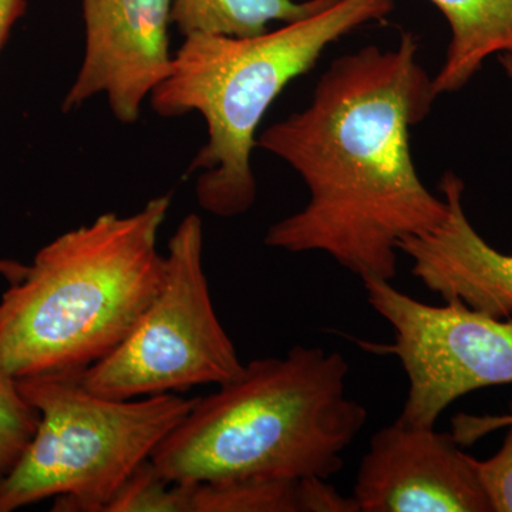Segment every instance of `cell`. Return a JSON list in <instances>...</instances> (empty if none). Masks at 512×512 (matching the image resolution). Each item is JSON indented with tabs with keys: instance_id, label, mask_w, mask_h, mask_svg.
Here are the masks:
<instances>
[{
	"instance_id": "cell-1",
	"label": "cell",
	"mask_w": 512,
	"mask_h": 512,
	"mask_svg": "<svg viewBox=\"0 0 512 512\" xmlns=\"http://www.w3.org/2000/svg\"><path fill=\"white\" fill-rule=\"evenodd\" d=\"M419 52V39L406 32L392 49L338 57L308 107L256 137V147L291 165L309 191L302 210L268 229L265 245L323 252L362 281L392 282L400 242L444 220L446 200L421 181L410 146L437 99Z\"/></svg>"
},
{
	"instance_id": "cell-2",
	"label": "cell",
	"mask_w": 512,
	"mask_h": 512,
	"mask_svg": "<svg viewBox=\"0 0 512 512\" xmlns=\"http://www.w3.org/2000/svg\"><path fill=\"white\" fill-rule=\"evenodd\" d=\"M349 365L339 352L296 345L255 359L194 406L150 461L168 483L247 477L329 480L367 421L346 394Z\"/></svg>"
},
{
	"instance_id": "cell-3",
	"label": "cell",
	"mask_w": 512,
	"mask_h": 512,
	"mask_svg": "<svg viewBox=\"0 0 512 512\" xmlns=\"http://www.w3.org/2000/svg\"><path fill=\"white\" fill-rule=\"evenodd\" d=\"M171 197L100 215L40 249L0 302V367L16 379L83 372L127 338L163 284Z\"/></svg>"
},
{
	"instance_id": "cell-4",
	"label": "cell",
	"mask_w": 512,
	"mask_h": 512,
	"mask_svg": "<svg viewBox=\"0 0 512 512\" xmlns=\"http://www.w3.org/2000/svg\"><path fill=\"white\" fill-rule=\"evenodd\" d=\"M394 0H336L308 18L251 37L191 35L170 73L151 94L158 116L201 114L208 141L192 160L202 210L231 218L256 198L252 151L269 107L293 80L311 72L326 49L370 23L383 22Z\"/></svg>"
},
{
	"instance_id": "cell-5",
	"label": "cell",
	"mask_w": 512,
	"mask_h": 512,
	"mask_svg": "<svg viewBox=\"0 0 512 512\" xmlns=\"http://www.w3.org/2000/svg\"><path fill=\"white\" fill-rule=\"evenodd\" d=\"M83 372L18 379L39 412L25 453L0 483V512L47 498L53 511L106 512L114 495L150 460L195 399L178 393L113 399L87 389Z\"/></svg>"
},
{
	"instance_id": "cell-6",
	"label": "cell",
	"mask_w": 512,
	"mask_h": 512,
	"mask_svg": "<svg viewBox=\"0 0 512 512\" xmlns=\"http://www.w3.org/2000/svg\"><path fill=\"white\" fill-rule=\"evenodd\" d=\"M204 231L197 214L181 221L168 242L163 284L126 339L87 367V389L138 399L220 386L244 369L218 319L202 262Z\"/></svg>"
},
{
	"instance_id": "cell-7",
	"label": "cell",
	"mask_w": 512,
	"mask_h": 512,
	"mask_svg": "<svg viewBox=\"0 0 512 512\" xmlns=\"http://www.w3.org/2000/svg\"><path fill=\"white\" fill-rule=\"evenodd\" d=\"M363 286L369 305L394 332L389 345L363 346L396 356L409 382L397 420L436 427L460 397L512 384V320L484 315L461 301L427 305L383 279H365Z\"/></svg>"
},
{
	"instance_id": "cell-8",
	"label": "cell",
	"mask_w": 512,
	"mask_h": 512,
	"mask_svg": "<svg viewBox=\"0 0 512 512\" xmlns=\"http://www.w3.org/2000/svg\"><path fill=\"white\" fill-rule=\"evenodd\" d=\"M456 437L396 420L370 439L353 498L360 512H491L476 458Z\"/></svg>"
},
{
	"instance_id": "cell-9",
	"label": "cell",
	"mask_w": 512,
	"mask_h": 512,
	"mask_svg": "<svg viewBox=\"0 0 512 512\" xmlns=\"http://www.w3.org/2000/svg\"><path fill=\"white\" fill-rule=\"evenodd\" d=\"M82 5L86 50L63 110L106 94L117 120L136 123L144 100L170 73L173 0H82Z\"/></svg>"
},
{
	"instance_id": "cell-10",
	"label": "cell",
	"mask_w": 512,
	"mask_h": 512,
	"mask_svg": "<svg viewBox=\"0 0 512 512\" xmlns=\"http://www.w3.org/2000/svg\"><path fill=\"white\" fill-rule=\"evenodd\" d=\"M440 192L447 214L436 228L404 238L399 252L413 261L417 279L444 301L505 319L512 315V255L491 247L464 211V183L456 173L444 174Z\"/></svg>"
},
{
	"instance_id": "cell-11",
	"label": "cell",
	"mask_w": 512,
	"mask_h": 512,
	"mask_svg": "<svg viewBox=\"0 0 512 512\" xmlns=\"http://www.w3.org/2000/svg\"><path fill=\"white\" fill-rule=\"evenodd\" d=\"M156 512H360L326 478L247 477L168 483L157 488Z\"/></svg>"
},
{
	"instance_id": "cell-12",
	"label": "cell",
	"mask_w": 512,
	"mask_h": 512,
	"mask_svg": "<svg viewBox=\"0 0 512 512\" xmlns=\"http://www.w3.org/2000/svg\"><path fill=\"white\" fill-rule=\"evenodd\" d=\"M450 26L437 97L466 87L491 56L512 55V0H430Z\"/></svg>"
},
{
	"instance_id": "cell-13",
	"label": "cell",
	"mask_w": 512,
	"mask_h": 512,
	"mask_svg": "<svg viewBox=\"0 0 512 512\" xmlns=\"http://www.w3.org/2000/svg\"><path fill=\"white\" fill-rule=\"evenodd\" d=\"M336 0H173L171 18L178 32L191 35L251 37L269 23H291L328 8Z\"/></svg>"
},
{
	"instance_id": "cell-14",
	"label": "cell",
	"mask_w": 512,
	"mask_h": 512,
	"mask_svg": "<svg viewBox=\"0 0 512 512\" xmlns=\"http://www.w3.org/2000/svg\"><path fill=\"white\" fill-rule=\"evenodd\" d=\"M453 436L461 446H468L491 431L508 427L503 446L487 460H474L480 483L490 503L491 512H512V417L466 416L453 420Z\"/></svg>"
},
{
	"instance_id": "cell-15",
	"label": "cell",
	"mask_w": 512,
	"mask_h": 512,
	"mask_svg": "<svg viewBox=\"0 0 512 512\" xmlns=\"http://www.w3.org/2000/svg\"><path fill=\"white\" fill-rule=\"evenodd\" d=\"M39 424V412L20 392L18 379L0 367V483L12 473Z\"/></svg>"
},
{
	"instance_id": "cell-16",
	"label": "cell",
	"mask_w": 512,
	"mask_h": 512,
	"mask_svg": "<svg viewBox=\"0 0 512 512\" xmlns=\"http://www.w3.org/2000/svg\"><path fill=\"white\" fill-rule=\"evenodd\" d=\"M26 0H0V49L5 45L15 23L22 18Z\"/></svg>"
},
{
	"instance_id": "cell-17",
	"label": "cell",
	"mask_w": 512,
	"mask_h": 512,
	"mask_svg": "<svg viewBox=\"0 0 512 512\" xmlns=\"http://www.w3.org/2000/svg\"><path fill=\"white\" fill-rule=\"evenodd\" d=\"M29 265L20 264L12 259L0 258V278L8 281L10 285L19 284L26 274H28Z\"/></svg>"
},
{
	"instance_id": "cell-18",
	"label": "cell",
	"mask_w": 512,
	"mask_h": 512,
	"mask_svg": "<svg viewBox=\"0 0 512 512\" xmlns=\"http://www.w3.org/2000/svg\"><path fill=\"white\" fill-rule=\"evenodd\" d=\"M498 62H500V66L503 67L504 73L507 74L512 83V55L498 56Z\"/></svg>"
},
{
	"instance_id": "cell-19",
	"label": "cell",
	"mask_w": 512,
	"mask_h": 512,
	"mask_svg": "<svg viewBox=\"0 0 512 512\" xmlns=\"http://www.w3.org/2000/svg\"><path fill=\"white\" fill-rule=\"evenodd\" d=\"M510 410H511V412H510V414H507V416H510V417H512V403H511V407H510Z\"/></svg>"
},
{
	"instance_id": "cell-20",
	"label": "cell",
	"mask_w": 512,
	"mask_h": 512,
	"mask_svg": "<svg viewBox=\"0 0 512 512\" xmlns=\"http://www.w3.org/2000/svg\"><path fill=\"white\" fill-rule=\"evenodd\" d=\"M0 312H2V308H0Z\"/></svg>"
}]
</instances>
